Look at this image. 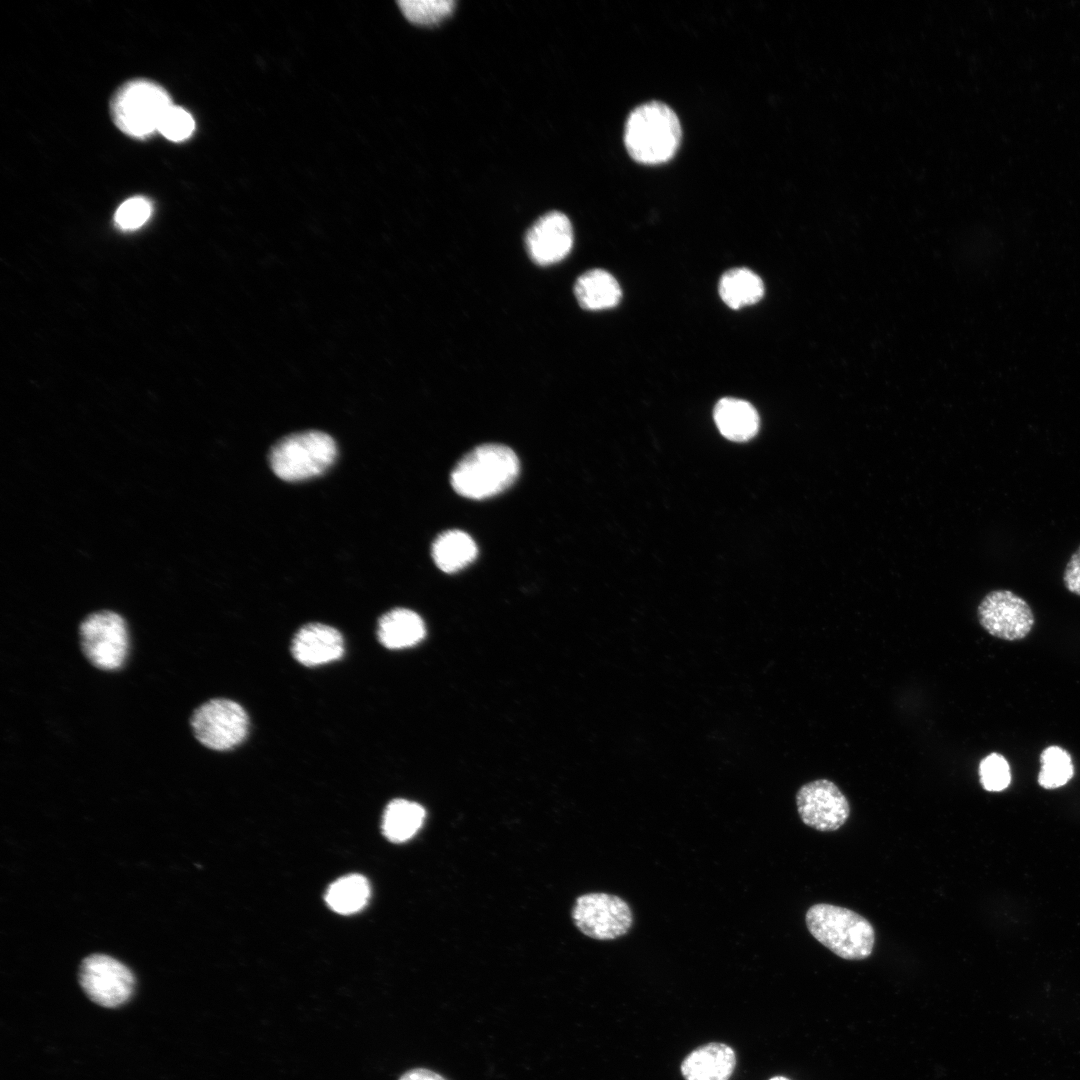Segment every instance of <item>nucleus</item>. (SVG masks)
Wrapping results in <instances>:
<instances>
[{
	"label": "nucleus",
	"mask_w": 1080,
	"mask_h": 1080,
	"mask_svg": "<svg viewBox=\"0 0 1080 1080\" xmlns=\"http://www.w3.org/2000/svg\"><path fill=\"white\" fill-rule=\"evenodd\" d=\"M397 3L405 17L418 25L439 23L455 6L453 0H401Z\"/></svg>",
	"instance_id": "nucleus-23"
},
{
	"label": "nucleus",
	"mask_w": 1080,
	"mask_h": 1080,
	"mask_svg": "<svg viewBox=\"0 0 1080 1080\" xmlns=\"http://www.w3.org/2000/svg\"><path fill=\"white\" fill-rule=\"evenodd\" d=\"M1063 582L1068 591L1080 596V546L1071 555L1065 567Z\"/></svg>",
	"instance_id": "nucleus-27"
},
{
	"label": "nucleus",
	"mask_w": 1080,
	"mask_h": 1080,
	"mask_svg": "<svg viewBox=\"0 0 1080 1080\" xmlns=\"http://www.w3.org/2000/svg\"><path fill=\"white\" fill-rule=\"evenodd\" d=\"M519 460L503 444L487 443L462 457L450 475V483L459 495L482 500L507 489L518 477Z\"/></svg>",
	"instance_id": "nucleus-1"
},
{
	"label": "nucleus",
	"mask_w": 1080,
	"mask_h": 1080,
	"mask_svg": "<svg viewBox=\"0 0 1080 1080\" xmlns=\"http://www.w3.org/2000/svg\"><path fill=\"white\" fill-rule=\"evenodd\" d=\"M719 294L723 302L732 309H740L757 303L764 294L761 278L747 268H733L726 271L719 282Z\"/></svg>",
	"instance_id": "nucleus-20"
},
{
	"label": "nucleus",
	"mask_w": 1080,
	"mask_h": 1080,
	"mask_svg": "<svg viewBox=\"0 0 1080 1080\" xmlns=\"http://www.w3.org/2000/svg\"><path fill=\"white\" fill-rule=\"evenodd\" d=\"M172 105L169 94L160 85L148 80H133L115 93L111 114L116 126L125 134L144 138L158 131L164 114Z\"/></svg>",
	"instance_id": "nucleus-6"
},
{
	"label": "nucleus",
	"mask_w": 1080,
	"mask_h": 1080,
	"mask_svg": "<svg viewBox=\"0 0 1080 1080\" xmlns=\"http://www.w3.org/2000/svg\"><path fill=\"white\" fill-rule=\"evenodd\" d=\"M337 446L327 433L310 430L279 440L269 454L270 466L285 481H301L324 473L335 461Z\"/></svg>",
	"instance_id": "nucleus-5"
},
{
	"label": "nucleus",
	"mask_w": 1080,
	"mask_h": 1080,
	"mask_svg": "<svg viewBox=\"0 0 1080 1080\" xmlns=\"http://www.w3.org/2000/svg\"><path fill=\"white\" fill-rule=\"evenodd\" d=\"M152 213L151 203L144 197L125 200L116 210L114 220L123 230H135L144 225Z\"/></svg>",
	"instance_id": "nucleus-25"
},
{
	"label": "nucleus",
	"mask_w": 1080,
	"mask_h": 1080,
	"mask_svg": "<svg viewBox=\"0 0 1080 1080\" xmlns=\"http://www.w3.org/2000/svg\"><path fill=\"white\" fill-rule=\"evenodd\" d=\"M574 292L579 305L592 311L612 308L622 296L617 280L602 269L583 273L575 283Z\"/></svg>",
	"instance_id": "nucleus-17"
},
{
	"label": "nucleus",
	"mask_w": 1080,
	"mask_h": 1080,
	"mask_svg": "<svg viewBox=\"0 0 1080 1080\" xmlns=\"http://www.w3.org/2000/svg\"><path fill=\"white\" fill-rule=\"evenodd\" d=\"M525 243L534 263L550 265L561 261L569 254L573 245V229L569 218L559 211L544 214L529 228Z\"/></svg>",
	"instance_id": "nucleus-12"
},
{
	"label": "nucleus",
	"mask_w": 1080,
	"mask_h": 1080,
	"mask_svg": "<svg viewBox=\"0 0 1080 1080\" xmlns=\"http://www.w3.org/2000/svg\"><path fill=\"white\" fill-rule=\"evenodd\" d=\"M399 1080H446L441 1075L428 1069L416 1068L404 1073Z\"/></svg>",
	"instance_id": "nucleus-28"
},
{
	"label": "nucleus",
	"mask_w": 1080,
	"mask_h": 1080,
	"mask_svg": "<svg viewBox=\"0 0 1080 1080\" xmlns=\"http://www.w3.org/2000/svg\"><path fill=\"white\" fill-rule=\"evenodd\" d=\"M425 818V809L418 803L395 799L384 812L382 831L391 842L402 843L412 838L421 828Z\"/></svg>",
	"instance_id": "nucleus-19"
},
{
	"label": "nucleus",
	"mask_w": 1080,
	"mask_h": 1080,
	"mask_svg": "<svg viewBox=\"0 0 1080 1080\" xmlns=\"http://www.w3.org/2000/svg\"><path fill=\"white\" fill-rule=\"evenodd\" d=\"M1041 770L1038 783L1045 789H1055L1065 785L1074 774L1070 754L1059 746H1049L1040 755Z\"/></svg>",
	"instance_id": "nucleus-22"
},
{
	"label": "nucleus",
	"mask_w": 1080,
	"mask_h": 1080,
	"mask_svg": "<svg viewBox=\"0 0 1080 1080\" xmlns=\"http://www.w3.org/2000/svg\"><path fill=\"white\" fill-rule=\"evenodd\" d=\"M713 417L719 432L731 441H748L759 430V415L745 400L731 397L720 399L714 407Z\"/></svg>",
	"instance_id": "nucleus-15"
},
{
	"label": "nucleus",
	"mask_w": 1080,
	"mask_h": 1080,
	"mask_svg": "<svg viewBox=\"0 0 1080 1080\" xmlns=\"http://www.w3.org/2000/svg\"><path fill=\"white\" fill-rule=\"evenodd\" d=\"M369 896L370 886L367 879L359 874H350L329 886L325 901L333 911L348 915L361 910Z\"/></svg>",
	"instance_id": "nucleus-21"
},
{
	"label": "nucleus",
	"mask_w": 1080,
	"mask_h": 1080,
	"mask_svg": "<svg viewBox=\"0 0 1080 1080\" xmlns=\"http://www.w3.org/2000/svg\"><path fill=\"white\" fill-rule=\"evenodd\" d=\"M769 1080H789V1079H787L785 1077H782V1076H776V1077H773V1078H771Z\"/></svg>",
	"instance_id": "nucleus-29"
},
{
	"label": "nucleus",
	"mask_w": 1080,
	"mask_h": 1080,
	"mask_svg": "<svg viewBox=\"0 0 1080 1080\" xmlns=\"http://www.w3.org/2000/svg\"><path fill=\"white\" fill-rule=\"evenodd\" d=\"M79 982L93 1002L107 1008L126 1003L132 996L135 985L129 968L103 954H92L83 959L79 969Z\"/></svg>",
	"instance_id": "nucleus-9"
},
{
	"label": "nucleus",
	"mask_w": 1080,
	"mask_h": 1080,
	"mask_svg": "<svg viewBox=\"0 0 1080 1080\" xmlns=\"http://www.w3.org/2000/svg\"><path fill=\"white\" fill-rule=\"evenodd\" d=\"M805 920L811 935L837 956L862 960L872 954L875 931L860 914L844 907L818 903L808 909Z\"/></svg>",
	"instance_id": "nucleus-3"
},
{
	"label": "nucleus",
	"mask_w": 1080,
	"mask_h": 1080,
	"mask_svg": "<svg viewBox=\"0 0 1080 1080\" xmlns=\"http://www.w3.org/2000/svg\"><path fill=\"white\" fill-rule=\"evenodd\" d=\"M625 146L630 156L645 165L670 160L681 141V125L674 111L653 101L635 108L627 118Z\"/></svg>",
	"instance_id": "nucleus-2"
},
{
	"label": "nucleus",
	"mask_w": 1080,
	"mask_h": 1080,
	"mask_svg": "<svg viewBox=\"0 0 1080 1080\" xmlns=\"http://www.w3.org/2000/svg\"><path fill=\"white\" fill-rule=\"evenodd\" d=\"M979 780L982 787L990 792L1006 789L1011 781V772L1007 760L998 753H991L979 764Z\"/></svg>",
	"instance_id": "nucleus-24"
},
{
	"label": "nucleus",
	"mask_w": 1080,
	"mask_h": 1080,
	"mask_svg": "<svg viewBox=\"0 0 1080 1080\" xmlns=\"http://www.w3.org/2000/svg\"><path fill=\"white\" fill-rule=\"evenodd\" d=\"M79 649L86 662L101 672L122 670L131 654L127 619L118 611L98 609L87 613L78 626Z\"/></svg>",
	"instance_id": "nucleus-4"
},
{
	"label": "nucleus",
	"mask_w": 1080,
	"mask_h": 1080,
	"mask_svg": "<svg viewBox=\"0 0 1080 1080\" xmlns=\"http://www.w3.org/2000/svg\"><path fill=\"white\" fill-rule=\"evenodd\" d=\"M576 927L597 940H613L625 935L633 923L629 905L607 893H588L577 898L572 909Z\"/></svg>",
	"instance_id": "nucleus-8"
},
{
	"label": "nucleus",
	"mask_w": 1080,
	"mask_h": 1080,
	"mask_svg": "<svg viewBox=\"0 0 1080 1080\" xmlns=\"http://www.w3.org/2000/svg\"><path fill=\"white\" fill-rule=\"evenodd\" d=\"M377 634L385 647L401 649L420 642L425 636V625L416 612L397 608L381 616Z\"/></svg>",
	"instance_id": "nucleus-16"
},
{
	"label": "nucleus",
	"mask_w": 1080,
	"mask_h": 1080,
	"mask_svg": "<svg viewBox=\"0 0 1080 1080\" xmlns=\"http://www.w3.org/2000/svg\"><path fill=\"white\" fill-rule=\"evenodd\" d=\"M478 553L475 541L461 530H447L434 540L432 557L445 573L457 572L472 563Z\"/></svg>",
	"instance_id": "nucleus-18"
},
{
	"label": "nucleus",
	"mask_w": 1080,
	"mask_h": 1080,
	"mask_svg": "<svg viewBox=\"0 0 1080 1080\" xmlns=\"http://www.w3.org/2000/svg\"><path fill=\"white\" fill-rule=\"evenodd\" d=\"M977 618L990 635L1008 641L1025 638L1035 622L1029 604L1005 589L993 590L981 600Z\"/></svg>",
	"instance_id": "nucleus-10"
},
{
	"label": "nucleus",
	"mask_w": 1080,
	"mask_h": 1080,
	"mask_svg": "<svg viewBox=\"0 0 1080 1080\" xmlns=\"http://www.w3.org/2000/svg\"><path fill=\"white\" fill-rule=\"evenodd\" d=\"M189 726L196 742L211 751H228L244 741L248 733V716L237 702L212 697L190 714Z\"/></svg>",
	"instance_id": "nucleus-7"
},
{
	"label": "nucleus",
	"mask_w": 1080,
	"mask_h": 1080,
	"mask_svg": "<svg viewBox=\"0 0 1080 1080\" xmlns=\"http://www.w3.org/2000/svg\"><path fill=\"white\" fill-rule=\"evenodd\" d=\"M291 652L293 657L305 666L321 665L342 657L344 641L335 628L321 623H310L294 636Z\"/></svg>",
	"instance_id": "nucleus-13"
},
{
	"label": "nucleus",
	"mask_w": 1080,
	"mask_h": 1080,
	"mask_svg": "<svg viewBox=\"0 0 1080 1080\" xmlns=\"http://www.w3.org/2000/svg\"><path fill=\"white\" fill-rule=\"evenodd\" d=\"M194 128L195 122L190 113L172 105L164 114L158 131L168 140L178 142L190 137Z\"/></svg>",
	"instance_id": "nucleus-26"
},
{
	"label": "nucleus",
	"mask_w": 1080,
	"mask_h": 1080,
	"mask_svg": "<svg viewBox=\"0 0 1080 1080\" xmlns=\"http://www.w3.org/2000/svg\"><path fill=\"white\" fill-rule=\"evenodd\" d=\"M796 805L803 823L822 832L839 829L850 815L848 799L828 779H817L801 786L796 794Z\"/></svg>",
	"instance_id": "nucleus-11"
},
{
	"label": "nucleus",
	"mask_w": 1080,
	"mask_h": 1080,
	"mask_svg": "<svg viewBox=\"0 0 1080 1080\" xmlns=\"http://www.w3.org/2000/svg\"><path fill=\"white\" fill-rule=\"evenodd\" d=\"M736 1067V1055L727 1044L711 1042L692 1050L682 1061L685 1080H729Z\"/></svg>",
	"instance_id": "nucleus-14"
}]
</instances>
